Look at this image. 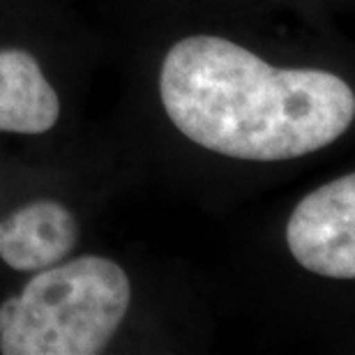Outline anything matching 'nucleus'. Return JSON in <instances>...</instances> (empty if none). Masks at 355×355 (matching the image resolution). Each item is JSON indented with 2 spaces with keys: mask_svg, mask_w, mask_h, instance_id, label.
Masks as SVG:
<instances>
[{
  "mask_svg": "<svg viewBox=\"0 0 355 355\" xmlns=\"http://www.w3.org/2000/svg\"><path fill=\"white\" fill-rule=\"evenodd\" d=\"M166 116L189 141L233 159L282 162L330 146L355 118V95L323 69H279L215 35H191L162 62Z\"/></svg>",
  "mask_w": 355,
  "mask_h": 355,
  "instance_id": "nucleus-1",
  "label": "nucleus"
},
{
  "mask_svg": "<svg viewBox=\"0 0 355 355\" xmlns=\"http://www.w3.org/2000/svg\"><path fill=\"white\" fill-rule=\"evenodd\" d=\"M130 297L125 270L104 257L44 268L0 304V353L97 355L123 323Z\"/></svg>",
  "mask_w": 355,
  "mask_h": 355,
  "instance_id": "nucleus-2",
  "label": "nucleus"
},
{
  "mask_svg": "<svg viewBox=\"0 0 355 355\" xmlns=\"http://www.w3.org/2000/svg\"><path fill=\"white\" fill-rule=\"evenodd\" d=\"M293 259L332 279L355 277V175L332 180L295 205L286 226Z\"/></svg>",
  "mask_w": 355,
  "mask_h": 355,
  "instance_id": "nucleus-3",
  "label": "nucleus"
},
{
  "mask_svg": "<svg viewBox=\"0 0 355 355\" xmlns=\"http://www.w3.org/2000/svg\"><path fill=\"white\" fill-rule=\"evenodd\" d=\"M79 240V226L65 205L35 201L0 222V259L19 272L60 263Z\"/></svg>",
  "mask_w": 355,
  "mask_h": 355,
  "instance_id": "nucleus-4",
  "label": "nucleus"
},
{
  "mask_svg": "<svg viewBox=\"0 0 355 355\" xmlns=\"http://www.w3.org/2000/svg\"><path fill=\"white\" fill-rule=\"evenodd\" d=\"M58 116L60 99L40 62L21 49L0 51V132L44 134Z\"/></svg>",
  "mask_w": 355,
  "mask_h": 355,
  "instance_id": "nucleus-5",
  "label": "nucleus"
}]
</instances>
